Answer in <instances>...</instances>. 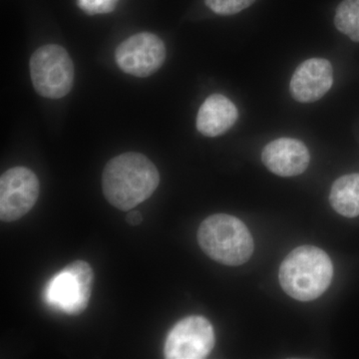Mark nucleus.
Masks as SVG:
<instances>
[{
  "instance_id": "nucleus-1",
  "label": "nucleus",
  "mask_w": 359,
  "mask_h": 359,
  "mask_svg": "<svg viewBox=\"0 0 359 359\" xmlns=\"http://www.w3.org/2000/svg\"><path fill=\"white\" fill-rule=\"evenodd\" d=\"M160 174L154 163L140 153H124L111 159L102 174L106 200L120 211H131L157 190Z\"/></svg>"
},
{
  "instance_id": "nucleus-2",
  "label": "nucleus",
  "mask_w": 359,
  "mask_h": 359,
  "mask_svg": "<svg viewBox=\"0 0 359 359\" xmlns=\"http://www.w3.org/2000/svg\"><path fill=\"white\" fill-rule=\"evenodd\" d=\"M334 266L325 250L302 245L290 252L280 264L278 280L285 294L301 302L313 301L332 283Z\"/></svg>"
},
{
  "instance_id": "nucleus-3",
  "label": "nucleus",
  "mask_w": 359,
  "mask_h": 359,
  "mask_svg": "<svg viewBox=\"0 0 359 359\" xmlns=\"http://www.w3.org/2000/svg\"><path fill=\"white\" fill-rule=\"evenodd\" d=\"M197 238L203 252L224 266H242L254 252V238L249 229L231 215L208 217L200 224Z\"/></svg>"
},
{
  "instance_id": "nucleus-4",
  "label": "nucleus",
  "mask_w": 359,
  "mask_h": 359,
  "mask_svg": "<svg viewBox=\"0 0 359 359\" xmlns=\"http://www.w3.org/2000/svg\"><path fill=\"white\" fill-rule=\"evenodd\" d=\"M30 76L35 91L45 98L67 95L74 83V65L69 54L57 44L40 47L29 62Z\"/></svg>"
},
{
  "instance_id": "nucleus-5",
  "label": "nucleus",
  "mask_w": 359,
  "mask_h": 359,
  "mask_svg": "<svg viewBox=\"0 0 359 359\" xmlns=\"http://www.w3.org/2000/svg\"><path fill=\"white\" fill-rule=\"evenodd\" d=\"M93 269L84 261L73 262L56 273L45 289V301L70 316L83 313L93 285Z\"/></svg>"
},
{
  "instance_id": "nucleus-6",
  "label": "nucleus",
  "mask_w": 359,
  "mask_h": 359,
  "mask_svg": "<svg viewBox=\"0 0 359 359\" xmlns=\"http://www.w3.org/2000/svg\"><path fill=\"white\" fill-rule=\"evenodd\" d=\"M214 346L212 323L204 316H188L170 330L164 355L168 359H203L210 355Z\"/></svg>"
},
{
  "instance_id": "nucleus-7",
  "label": "nucleus",
  "mask_w": 359,
  "mask_h": 359,
  "mask_svg": "<svg viewBox=\"0 0 359 359\" xmlns=\"http://www.w3.org/2000/svg\"><path fill=\"white\" fill-rule=\"evenodd\" d=\"M39 181L32 170L14 167L0 178V219L15 222L32 211L39 196Z\"/></svg>"
},
{
  "instance_id": "nucleus-8",
  "label": "nucleus",
  "mask_w": 359,
  "mask_h": 359,
  "mask_svg": "<svg viewBox=\"0 0 359 359\" xmlns=\"http://www.w3.org/2000/svg\"><path fill=\"white\" fill-rule=\"evenodd\" d=\"M166 47L153 33L142 32L129 37L117 47L115 60L120 69L136 77L154 74L164 65Z\"/></svg>"
},
{
  "instance_id": "nucleus-9",
  "label": "nucleus",
  "mask_w": 359,
  "mask_h": 359,
  "mask_svg": "<svg viewBox=\"0 0 359 359\" xmlns=\"http://www.w3.org/2000/svg\"><path fill=\"white\" fill-rule=\"evenodd\" d=\"M334 84V68L327 59L311 58L297 66L290 81L292 98L301 103L320 100Z\"/></svg>"
},
{
  "instance_id": "nucleus-10",
  "label": "nucleus",
  "mask_w": 359,
  "mask_h": 359,
  "mask_svg": "<svg viewBox=\"0 0 359 359\" xmlns=\"http://www.w3.org/2000/svg\"><path fill=\"white\" fill-rule=\"evenodd\" d=\"M309 149L302 141L280 138L271 142L262 153V161L271 173L294 177L304 173L309 165Z\"/></svg>"
},
{
  "instance_id": "nucleus-11",
  "label": "nucleus",
  "mask_w": 359,
  "mask_h": 359,
  "mask_svg": "<svg viewBox=\"0 0 359 359\" xmlns=\"http://www.w3.org/2000/svg\"><path fill=\"white\" fill-rule=\"evenodd\" d=\"M238 112L235 104L221 94L208 97L197 115L198 131L205 137L221 136L237 122Z\"/></svg>"
},
{
  "instance_id": "nucleus-12",
  "label": "nucleus",
  "mask_w": 359,
  "mask_h": 359,
  "mask_svg": "<svg viewBox=\"0 0 359 359\" xmlns=\"http://www.w3.org/2000/svg\"><path fill=\"white\" fill-rule=\"evenodd\" d=\"M330 205L346 218L359 216V174L340 177L332 187Z\"/></svg>"
},
{
  "instance_id": "nucleus-13",
  "label": "nucleus",
  "mask_w": 359,
  "mask_h": 359,
  "mask_svg": "<svg viewBox=\"0 0 359 359\" xmlns=\"http://www.w3.org/2000/svg\"><path fill=\"white\" fill-rule=\"evenodd\" d=\"M334 25L337 30L353 41L359 42V0L340 2L335 13Z\"/></svg>"
},
{
  "instance_id": "nucleus-14",
  "label": "nucleus",
  "mask_w": 359,
  "mask_h": 359,
  "mask_svg": "<svg viewBox=\"0 0 359 359\" xmlns=\"http://www.w3.org/2000/svg\"><path fill=\"white\" fill-rule=\"evenodd\" d=\"M256 0H205V6L219 15H233L245 11Z\"/></svg>"
},
{
  "instance_id": "nucleus-15",
  "label": "nucleus",
  "mask_w": 359,
  "mask_h": 359,
  "mask_svg": "<svg viewBox=\"0 0 359 359\" xmlns=\"http://www.w3.org/2000/svg\"><path fill=\"white\" fill-rule=\"evenodd\" d=\"M119 0H77V6L88 15L110 13L115 11Z\"/></svg>"
},
{
  "instance_id": "nucleus-16",
  "label": "nucleus",
  "mask_w": 359,
  "mask_h": 359,
  "mask_svg": "<svg viewBox=\"0 0 359 359\" xmlns=\"http://www.w3.org/2000/svg\"><path fill=\"white\" fill-rule=\"evenodd\" d=\"M142 219H143V217H142L141 212L138 211H132L129 212L126 216L127 223L131 224V226H138L142 223Z\"/></svg>"
}]
</instances>
